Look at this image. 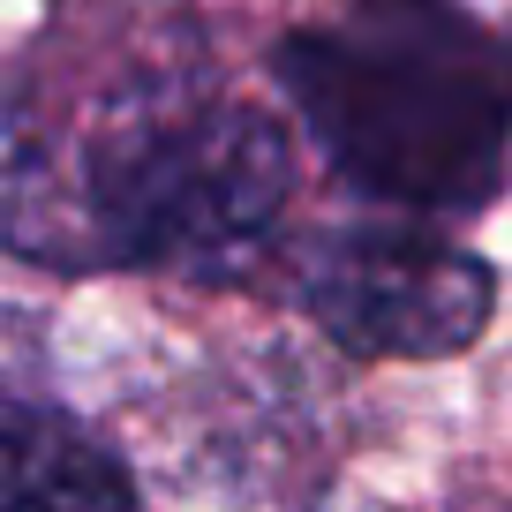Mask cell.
Returning <instances> with one entry per match:
<instances>
[{
	"instance_id": "1",
	"label": "cell",
	"mask_w": 512,
	"mask_h": 512,
	"mask_svg": "<svg viewBox=\"0 0 512 512\" xmlns=\"http://www.w3.org/2000/svg\"><path fill=\"white\" fill-rule=\"evenodd\" d=\"M302 219V128L189 8L68 0L0 61V256L256 294Z\"/></svg>"
},
{
	"instance_id": "2",
	"label": "cell",
	"mask_w": 512,
	"mask_h": 512,
	"mask_svg": "<svg viewBox=\"0 0 512 512\" xmlns=\"http://www.w3.org/2000/svg\"><path fill=\"white\" fill-rule=\"evenodd\" d=\"M264 83L354 204L475 226L512 189V16L475 0H317Z\"/></svg>"
},
{
	"instance_id": "3",
	"label": "cell",
	"mask_w": 512,
	"mask_h": 512,
	"mask_svg": "<svg viewBox=\"0 0 512 512\" xmlns=\"http://www.w3.org/2000/svg\"><path fill=\"white\" fill-rule=\"evenodd\" d=\"M256 294L339 362H460L490 339L505 272L467 226L362 204L347 219H294Z\"/></svg>"
},
{
	"instance_id": "4",
	"label": "cell",
	"mask_w": 512,
	"mask_h": 512,
	"mask_svg": "<svg viewBox=\"0 0 512 512\" xmlns=\"http://www.w3.org/2000/svg\"><path fill=\"white\" fill-rule=\"evenodd\" d=\"M0 512H151L136 460L46 392H0Z\"/></svg>"
}]
</instances>
